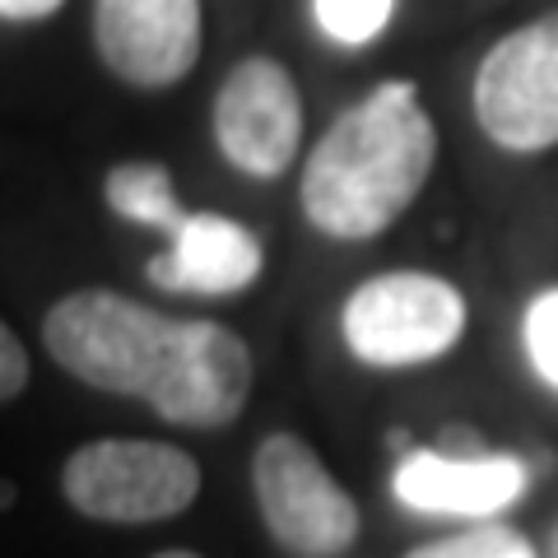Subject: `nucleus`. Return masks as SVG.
Returning a JSON list of instances; mask_svg holds the SVG:
<instances>
[{
    "label": "nucleus",
    "instance_id": "12",
    "mask_svg": "<svg viewBox=\"0 0 558 558\" xmlns=\"http://www.w3.org/2000/svg\"><path fill=\"white\" fill-rule=\"evenodd\" d=\"M400 0H312V20L340 47H368L396 20Z\"/></svg>",
    "mask_w": 558,
    "mask_h": 558
},
{
    "label": "nucleus",
    "instance_id": "4",
    "mask_svg": "<svg viewBox=\"0 0 558 558\" xmlns=\"http://www.w3.org/2000/svg\"><path fill=\"white\" fill-rule=\"evenodd\" d=\"M61 494L75 512L112 526H145L186 512L201 494V465L182 447L149 438H98L70 451Z\"/></svg>",
    "mask_w": 558,
    "mask_h": 558
},
{
    "label": "nucleus",
    "instance_id": "10",
    "mask_svg": "<svg viewBox=\"0 0 558 558\" xmlns=\"http://www.w3.org/2000/svg\"><path fill=\"white\" fill-rule=\"evenodd\" d=\"M266 266L260 238L229 215H191L178 238L145 266V279L163 293H201L229 299L242 293Z\"/></svg>",
    "mask_w": 558,
    "mask_h": 558
},
{
    "label": "nucleus",
    "instance_id": "14",
    "mask_svg": "<svg viewBox=\"0 0 558 558\" xmlns=\"http://www.w3.org/2000/svg\"><path fill=\"white\" fill-rule=\"evenodd\" d=\"M526 354L535 363V373L558 387V289L539 293L526 307Z\"/></svg>",
    "mask_w": 558,
    "mask_h": 558
},
{
    "label": "nucleus",
    "instance_id": "3",
    "mask_svg": "<svg viewBox=\"0 0 558 558\" xmlns=\"http://www.w3.org/2000/svg\"><path fill=\"white\" fill-rule=\"evenodd\" d=\"M470 307L461 289L428 270L373 275L344 299L340 330L349 354L368 368H414L442 359L465 336Z\"/></svg>",
    "mask_w": 558,
    "mask_h": 558
},
{
    "label": "nucleus",
    "instance_id": "17",
    "mask_svg": "<svg viewBox=\"0 0 558 558\" xmlns=\"http://www.w3.org/2000/svg\"><path fill=\"white\" fill-rule=\"evenodd\" d=\"M438 451H447V457H484V447L470 428H447L438 438Z\"/></svg>",
    "mask_w": 558,
    "mask_h": 558
},
{
    "label": "nucleus",
    "instance_id": "13",
    "mask_svg": "<svg viewBox=\"0 0 558 558\" xmlns=\"http://www.w3.org/2000/svg\"><path fill=\"white\" fill-rule=\"evenodd\" d=\"M405 558H535V549L512 526H475V531L433 539V545H418Z\"/></svg>",
    "mask_w": 558,
    "mask_h": 558
},
{
    "label": "nucleus",
    "instance_id": "5",
    "mask_svg": "<svg viewBox=\"0 0 558 558\" xmlns=\"http://www.w3.org/2000/svg\"><path fill=\"white\" fill-rule=\"evenodd\" d=\"M256 508L293 558H340L359 539V508L299 433H270L252 457Z\"/></svg>",
    "mask_w": 558,
    "mask_h": 558
},
{
    "label": "nucleus",
    "instance_id": "15",
    "mask_svg": "<svg viewBox=\"0 0 558 558\" xmlns=\"http://www.w3.org/2000/svg\"><path fill=\"white\" fill-rule=\"evenodd\" d=\"M24 387H28V349L10 326H0V396L20 400Z\"/></svg>",
    "mask_w": 558,
    "mask_h": 558
},
{
    "label": "nucleus",
    "instance_id": "19",
    "mask_svg": "<svg viewBox=\"0 0 558 558\" xmlns=\"http://www.w3.org/2000/svg\"><path fill=\"white\" fill-rule=\"evenodd\" d=\"M554 558H558V531H554Z\"/></svg>",
    "mask_w": 558,
    "mask_h": 558
},
{
    "label": "nucleus",
    "instance_id": "7",
    "mask_svg": "<svg viewBox=\"0 0 558 558\" xmlns=\"http://www.w3.org/2000/svg\"><path fill=\"white\" fill-rule=\"evenodd\" d=\"M215 140L238 172L256 182L284 178L303 145L299 84L275 57H247L223 75L215 94Z\"/></svg>",
    "mask_w": 558,
    "mask_h": 558
},
{
    "label": "nucleus",
    "instance_id": "8",
    "mask_svg": "<svg viewBox=\"0 0 558 558\" xmlns=\"http://www.w3.org/2000/svg\"><path fill=\"white\" fill-rule=\"evenodd\" d=\"M94 47L131 89L182 84L201 61V0H94Z\"/></svg>",
    "mask_w": 558,
    "mask_h": 558
},
{
    "label": "nucleus",
    "instance_id": "18",
    "mask_svg": "<svg viewBox=\"0 0 558 558\" xmlns=\"http://www.w3.org/2000/svg\"><path fill=\"white\" fill-rule=\"evenodd\" d=\"M154 558H201V554H191V549H163V554H154Z\"/></svg>",
    "mask_w": 558,
    "mask_h": 558
},
{
    "label": "nucleus",
    "instance_id": "6",
    "mask_svg": "<svg viewBox=\"0 0 558 558\" xmlns=\"http://www.w3.org/2000/svg\"><path fill=\"white\" fill-rule=\"evenodd\" d=\"M475 121L508 154L558 145V10L512 28L475 70Z\"/></svg>",
    "mask_w": 558,
    "mask_h": 558
},
{
    "label": "nucleus",
    "instance_id": "2",
    "mask_svg": "<svg viewBox=\"0 0 558 558\" xmlns=\"http://www.w3.org/2000/svg\"><path fill=\"white\" fill-rule=\"evenodd\" d=\"M438 163V126L410 80H387L330 121L303 163V215L317 233L363 242L418 201Z\"/></svg>",
    "mask_w": 558,
    "mask_h": 558
},
{
    "label": "nucleus",
    "instance_id": "9",
    "mask_svg": "<svg viewBox=\"0 0 558 558\" xmlns=\"http://www.w3.org/2000/svg\"><path fill=\"white\" fill-rule=\"evenodd\" d=\"M396 498L433 517H494L526 488V465L517 457H447V451H405L391 475Z\"/></svg>",
    "mask_w": 558,
    "mask_h": 558
},
{
    "label": "nucleus",
    "instance_id": "11",
    "mask_svg": "<svg viewBox=\"0 0 558 558\" xmlns=\"http://www.w3.org/2000/svg\"><path fill=\"white\" fill-rule=\"evenodd\" d=\"M102 201L117 219L140 223V229H154L163 238H178L182 223L191 219L182 201H178V186H172V172L163 163H149V159H135V163H117L108 178H102Z\"/></svg>",
    "mask_w": 558,
    "mask_h": 558
},
{
    "label": "nucleus",
    "instance_id": "1",
    "mask_svg": "<svg viewBox=\"0 0 558 558\" xmlns=\"http://www.w3.org/2000/svg\"><path fill=\"white\" fill-rule=\"evenodd\" d=\"M43 344L94 391L135 396L182 428H223L252 396V349L223 322H186L117 289H75L43 317Z\"/></svg>",
    "mask_w": 558,
    "mask_h": 558
},
{
    "label": "nucleus",
    "instance_id": "16",
    "mask_svg": "<svg viewBox=\"0 0 558 558\" xmlns=\"http://www.w3.org/2000/svg\"><path fill=\"white\" fill-rule=\"evenodd\" d=\"M65 0H0V14H5V24H33V20H47V14H57Z\"/></svg>",
    "mask_w": 558,
    "mask_h": 558
}]
</instances>
